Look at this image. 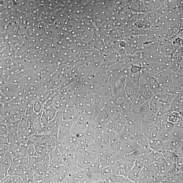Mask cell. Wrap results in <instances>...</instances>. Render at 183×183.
<instances>
[{
    "instance_id": "cell-1",
    "label": "cell",
    "mask_w": 183,
    "mask_h": 183,
    "mask_svg": "<svg viewBox=\"0 0 183 183\" xmlns=\"http://www.w3.org/2000/svg\"><path fill=\"white\" fill-rule=\"evenodd\" d=\"M174 73L170 66L160 72L153 75L163 88L172 83V75Z\"/></svg>"
},
{
    "instance_id": "cell-2",
    "label": "cell",
    "mask_w": 183,
    "mask_h": 183,
    "mask_svg": "<svg viewBox=\"0 0 183 183\" xmlns=\"http://www.w3.org/2000/svg\"><path fill=\"white\" fill-rule=\"evenodd\" d=\"M160 123L157 122L142 128L143 134L149 140H154L158 137Z\"/></svg>"
},
{
    "instance_id": "cell-3",
    "label": "cell",
    "mask_w": 183,
    "mask_h": 183,
    "mask_svg": "<svg viewBox=\"0 0 183 183\" xmlns=\"http://www.w3.org/2000/svg\"><path fill=\"white\" fill-rule=\"evenodd\" d=\"M126 76H124L111 81L109 84L111 85L113 94L115 96L125 91Z\"/></svg>"
},
{
    "instance_id": "cell-4",
    "label": "cell",
    "mask_w": 183,
    "mask_h": 183,
    "mask_svg": "<svg viewBox=\"0 0 183 183\" xmlns=\"http://www.w3.org/2000/svg\"><path fill=\"white\" fill-rule=\"evenodd\" d=\"M137 92L140 96L146 100H150L154 95L148 85H140Z\"/></svg>"
},
{
    "instance_id": "cell-5",
    "label": "cell",
    "mask_w": 183,
    "mask_h": 183,
    "mask_svg": "<svg viewBox=\"0 0 183 183\" xmlns=\"http://www.w3.org/2000/svg\"><path fill=\"white\" fill-rule=\"evenodd\" d=\"M149 113L150 114L156 115L160 108V102L158 97L155 96H153L149 100Z\"/></svg>"
},
{
    "instance_id": "cell-6",
    "label": "cell",
    "mask_w": 183,
    "mask_h": 183,
    "mask_svg": "<svg viewBox=\"0 0 183 183\" xmlns=\"http://www.w3.org/2000/svg\"><path fill=\"white\" fill-rule=\"evenodd\" d=\"M133 24L137 28L146 30L151 29L153 23L145 16L135 21Z\"/></svg>"
},
{
    "instance_id": "cell-7",
    "label": "cell",
    "mask_w": 183,
    "mask_h": 183,
    "mask_svg": "<svg viewBox=\"0 0 183 183\" xmlns=\"http://www.w3.org/2000/svg\"><path fill=\"white\" fill-rule=\"evenodd\" d=\"M163 8L153 10L152 11L145 13L146 17L150 20L151 22L153 23L158 18L160 17Z\"/></svg>"
},
{
    "instance_id": "cell-8",
    "label": "cell",
    "mask_w": 183,
    "mask_h": 183,
    "mask_svg": "<svg viewBox=\"0 0 183 183\" xmlns=\"http://www.w3.org/2000/svg\"><path fill=\"white\" fill-rule=\"evenodd\" d=\"M28 147L27 145L21 144L19 146L18 150L13 154V159L29 157L27 154Z\"/></svg>"
},
{
    "instance_id": "cell-9",
    "label": "cell",
    "mask_w": 183,
    "mask_h": 183,
    "mask_svg": "<svg viewBox=\"0 0 183 183\" xmlns=\"http://www.w3.org/2000/svg\"><path fill=\"white\" fill-rule=\"evenodd\" d=\"M182 58L175 56L170 57V67L174 73L177 72Z\"/></svg>"
},
{
    "instance_id": "cell-10",
    "label": "cell",
    "mask_w": 183,
    "mask_h": 183,
    "mask_svg": "<svg viewBox=\"0 0 183 183\" xmlns=\"http://www.w3.org/2000/svg\"><path fill=\"white\" fill-rule=\"evenodd\" d=\"M183 88L172 83L167 85L164 89L166 93L171 94L177 95L180 92Z\"/></svg>"
},
{
    "instance_id": "cell-11",
    "label": "cell",
    "mask_w": 183,
    "mask_h": 183,
    "mask_svg": "<svg viewBox=\"0 0 183 183\" xmlns=\"http://www.w3.org/2000/svg\"><path fill=\"white\" fill-rule=\"evenodd\" d=\"M128 99H130L133 105L135 107L140 106L147 101L140 96L137 91Z\"/></svg>"
},
{
    "instance_id": "cell-12",
    "label": "cell",
    "mask_w": 183,
    "mask_h": 183,
    "mask_svg": "<svg viewBox=\"0 0 183 183\" xmlns=\"http://www.w3.org/2000/svg\"><path fill=\"white\" fill-rule=\"evenodd\" d=\"M171 106L170 103H161L158 112L156 115L158 117H160L165 114H168L171 112Z\"/></svg>"
},
{
    "instance_id": "cell-13",
    "label": "cell",
    "mask_w": 183,
    "mask_h": 183,
    "mask_svg": "<svg viewBox=\"0 0 183 183\" xmlns=\"http://www.w3.org/2000/svg\"><path fill=\"white\" fill-rule=\"evenodd\" d=\"M58 139L53 137H49L45 146L48 149L50 154L56 148Z\"/></svg>"
},
{
    "instance_id": "cell-14",
    "label": "cell",
    "mask_w": 183,
    "mask_h": 183,
    "mask_svg": "<svg viewBox=\"0 0 183 183\" xmlns=\"http://www.w3.org/2000/svg\"><path fill=\"white\" fill-rule=\"evenodd\" d=\"M149 112V100H147L139 107L138 116L144 118Z\"/></svg>"
},
{
    "instance_id": "cell-15",
    "label": "cell",
    "mask_w": 183,
    "mask_h": 183,
    "mask_svg": "<svg viewBox=\"0 0 183 183\" xmlns=\"http://www.w3.org/2000/svg\"><path fill=\"white\" fill-rule=\"evenodd\" d=\"M21 177L23 183H34L33 172L29 168Z\"/></svg>"
},
{
    "instance_id": "cell-16",
    "label": "cell",
    "mask_w": 183,
    "mask_h": 183,
    "mask_svg": "<svg viewBox=\"0 0 183 183\" xmlns=\"http://www.w3.org/2000/svg\"><path fill=\"white\" fill-rule=\"evenodd\" d=\"M176 96V95L166 93L159 98V99L161 103L172 104Z\"/></svg>"
},
{
    "instance_id": "cell-17",
    "label": "cell",
    "mask_w": 183,
    "mask_h": 183,
    "mask_svg": "<svg viewBox=\"0 0 183 183\" xmlns=\"http://www.w3.org/2000/svg\"><path fill=\"white\" fill-rule=\"evenodd\" d=\"M48 117L49 122L54 118L57 113V108L51 106L49 108L43 109Z\"/></svg>"
},
{
    "instance_id": "cell-18",
    "label": "cell",
    "mask_w": 183,
    "mask_h": 183,
    "mask_svg": "<svg viewBox=\"0 0 183 183\" xmlns=\"http://www.w3.org/2000/svg\"><path fill=\"white\" fill-rule=\"evenodd\" d=\"M181 118L180 113L175 111L169 113L168 121L175 124Z\"/></svg>"
},
{
    "instance_id": "cell-19",
    "label": "cell",
    "mask_w": 183,
    "mask_h": 183,
    "mask_svg": "<svg viewBox=\"0 0 183 183\" xmlns=\"http://www.w3.org/2000/svg\"><path fill=\"white\" fill-rule=\"evenodd\" d=\"M172 82L174 84L183 87V76L174 73L172 75Z\"/></svg>"
},
{
    "instance_id": "cell-20",
    "label": "cell",
    "mask_w": 183,
    "mask_h": 183,
    "mask_svg": "<svg viewBox=\"0 0 183 183\" xmlns=\"http://www.w3.org/2000/svg\"><path fill=\"white\" fill-rule=\"evenodd\" d=\"M41 135L35 133V134L29 136L28 138L27 146H29L32 145H35Z\"/></svg>"
},
{
    "instance_id": "cell-21",
    "label": "cell",
    "mask_w": 183,
    "mask_h": 183,
    "mask_svg": "<svg viewBox=\"0 0 183 183\" xmlns=\"http://www.w3.org/2000/svg\"><path fill=\"white\" fill-rule=\"evenodd\" d=\"M29 168L28 166H21L19 165L15 169L13 175H16L19 176H21Z\"/></svg>"
},
{
    "instance_id": "cell-22",
    "label": "cell",
    "mask_w": 183,
    "mask_h": 183,
    "mask_svg": "<svg viewBox=\"0 0 183 183\" xmlns=\"http://www.w3.org/2000/svg\"><path fill=\"white\" fill-rule=\"evenodd\" d=\"M39 162L37 157H29V163L28 167L30 169L32 170Z\"/></svg>"
},
{
    "instance_id": "cell-23",
    "label": "cell",
    "mask_w": 183,
    "mask_h": 183,
    "mask_svg": "<svg viewBox=\"0 0 183 183\" xmlns=\"http://www.w3.org/2000/svg\"><path fill=\"white\" fill-rule=\"evenodd\" d=\"M60 125L55 126L51 129L48 134V137H53L58 139V137Z\"/></svg>"
},
{
    "instance_id": "cell-24",
    "label": "cell",
    "mask_w": 183,
    "mask_h": 183,
    "mask_svg": "<svg viewBox=\"0 0 183 183\" xmlns=\"http://www.w3.org/2000/svg\"><path fill=\"white\" fill-rule=\"evenodd\" d=\"M27 154L29 157H38L34 145H32L28 146Z\"/></svg>"
},
{
    "instance_id": "cell-25",
    "label": "cell",
    "mask_w": 183,
    "mask_h": 183,
    "mask_svg": "<svg viewBox=\"0 0 183 183\" xmlns=\"http://www.w3.org/2000/svg\"><path fill=\"white\" fill-rule=\"evenodd\" d=\"M48 137L45 135H41L40 137L37 142L35 145H39L40 146H45L46 144Z\"/></svg>"
},
{
    "instance_id": "cell-26",
    "label": "cell",
    "mask_w": 183,
    "mask_h": 183,
    "mask_svg": "<svg viewBox=\"0 0 183 183\" xmlns=\"http://www.w3.org/2000/svg\"><path fill=\"white\" fill-rule=\"evenodd\" d=\"M8 133V127L5 124H1V125H0V136H7Z\"/></svg>"
},
{
    "instance_id": "cell-27",
    "label": "cell",
    "mask_w": 183,
    "mask_h": 183,
    "mask_svg": "<svg viewBox=\"0 0 183 183\" xmlns=\"http://www.w3.org/2000/svg\"><path fill=\"white\" fill-rule=\"evenodd\" d=\"M21 144L20 142H15L9 145V150L12 153L13 155V154L18 150Z\"/></svg>"
},
{
    "instance_id": "cell-28",
    "label": "cell",
    "mask_w": 183,
    "mask_h": 183,
    "mask_svg": "<svg viewBox=\"0 0 183 183\" xmlns=\"http://www.w3.org/2000/svg\"><path fill=\"white\" fill-rule=\"evenodd\" d=\"M28 138V137L21 133H19L18 135V139L19 142L22 144L27 145Z\"/></svg>"
},
{
    "instance_id": "cell-29",
    "label": "cell",
    "mask_w": 183,
    "mask_h": 183,
    "mask_svg": "<svg viewBox=\"0 0 183 183\" xmlns=\"http://www.w3.org/2000/svg\"><path fill=\"white\" fill-rule=\"evenodd\" d=\"M16 160L18 164L25 166H28L29 163V157L25 158H21Z\"/></svg>"
},
{
    "instance_id": "cell-30",
    "label": "cell",
    "mask_w": 183,
    "mask_h": 183,
    "mask_svg": "<svg viewBox=\"0 0 183 183\" xmlns=\"http://www.w3.org/2000/svg\"><path fill=\"white\" fill-rule=\"evenodd\" d=\"M173 56L183 58V45L175 51Z\"/></svg>"
},
{
    "instance_id": "cell-31",
    "label": "cell",
    "mask_w": 183,
    "mask_h": 183,
    "mask_svg": "<svg viewBox=\"0 0 183 183\" xmlns=\"http://www.w3.org/2000/svg\"><path fill=\"white\" fill-rule=\"evenodd\" d=\"M34 146L38 157L40 156L43 153L44 146H40L39 145H35Z\"/></svg>"
},
{
    "instance_id": "cell-32",
    "label": "cell",
    "mask_w": 183,
    "mask_h": 183,
    "mask_svg": "<svg viewBox=\"0 0 183 183\" xmlns=\"http://www.w3.org/2000/svg\"><path fill=\"white\" fill-rule=\"evenodd\" d=\"M12 177L13 183H23L20 176L13 175Z\"/></svg>"
},
{
    "instance_id": "cell-33",
    "label": "cell",
    "mask_w": 183,
    "mask_h": 183,
    "mask_svg": "<svg viewBox=\"0 0 183 183\" xmlns=\"http://www.w3.org/2000/svg\"><path fill=\"white\" fill-rule=\"evenodd\" d=\"M0 144L9 145L6 136H0Z\"/></svg>"
},
{
    "instance_id": "cell-34",
    "label": "cell",
    "mask_w": 183,
    "mask_h": 183,
    "mask_svg": "<svg viewBox=\"0 0 183 183\" xmlns=\"http://www.w3.org/2000/svg\"><path fill=\"white\" fill-rule=\"evenodd\" d=\"M12 176L8 175L7 176H6L3 179V180H2L1 182H0L1 183H12Z\"/></svg>"
},
{
    "instance_id": "cell-35",
    "label": "cell",
    "mask_w": 183,
    "mask_h": 183,
    "mask_svg": "<svg viewBox=\"0 0 183 183\" xmlns=\"http://www.w3.org/2000/svg\"><path fill=\"white\" fill-rule=\"evenodd\" d=\"M176 73L179 75L183 76V58L181 61L178 70Z\"/></svg>"
},
{
    "instance_id": "cell-36",
    "label": "cell",
    "mask_w": 183,
    "mask_h": 183,
    "mask_svg": "<svg viewBox=\"0 0 183 183\" xmlns=\"http://www.w3.org/2000/svg\"><path fill=\"white\" fill-rule=\"evenodd\" d=\"M1 162V167H0V171H8L10 168V166L6 164L2 161H0Z\"/></svg>"
},
{
    "instance_id": "cell-37",
    "label": "cell",
    "mask_w": 183,
    "mask_h": 183,
    "mask_svg": "<svg viewBox=\"0 0 183 183\" xmlns=\"http://www.w3.org/2000/svg\"><path fill=\"white\" fill-rule=\"evenodd\" d=\"M9 145L6 144H1L0 145V152H6L9 150Z\"/></svg>"
},
{
    "instance_id": "cell-38",
    "label": "cell",
    "mask_w": 183,
    "mask_h": 183,
    "mask_svg": "<svg viewBox=\"0 0 183 183\" xmlns=\"http://www.w3.org/2000/svg\"><path fill=\"white\" fill-rule=\"evenodd\" d=\"M8 175V171H0V182H1Z\"/></svg>"
}]
</instances>
